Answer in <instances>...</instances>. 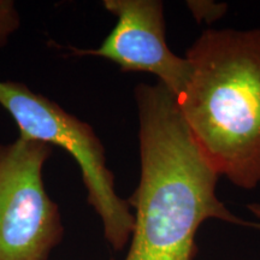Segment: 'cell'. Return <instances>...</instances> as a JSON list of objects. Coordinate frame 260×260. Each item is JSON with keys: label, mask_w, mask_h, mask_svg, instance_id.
<instances>
[{"label": "cell", "mask_w": 260, "mask_h": 260, "mask_svg": "<svg viewBox=\"0 0 260 260\" xmlns=\"http://www.w3.org/2000/svg\"><path fill=\"white\" fill-rule=\"evenodd\" d=\"M139 115V186L128 203L134 228L123 260H195L207 219L256 228L230 212L216 193L219 175L188 132L176 96L160 83L134 92Z\"/></svg>", "instance_id": "6da1fadb"}, {"label": "cell", "mask_w": 260, "mask_h": 260, "mask_svg": "<svg viewBox=\"0 0 260 260\" xmlns=\"http://www.w3.org/2000/svg\"><path fill=\"white\" fill-rule=\"evenodd\" d=\"M52 146L18 138L0 145V260H48L64 237L42 171Z\"/></svg>", "instance_id": "277c9868"}, {"label": "cell", "mask_w": 260, "mask_h": 260, "mask_svg": "<svg viewBox=\"0 0 260 260\" xmlns=\"http://www.w3.org/2000/svg\"><path fill=\"white\" fill-rule=\"evenodd\" d=\"M248 210L251 211V212L254 214V217H256L260 220V203H256V204H251L248 205Z\"/></svg>", "instance_id": "ba28073f"}, {"label": "cell", "mask_w": 260, "mask_h": 260, "mask_svg": "<svg viewBox=\"0 0 260 260\" xmlns=\"http://www.w3.org/2000/svg\"><path fill=\"white\" fill-rule=\"evenodd\" d=\"M0 106L17 124L19 138L58 146L74 158L82 175L87 203L102 220L104 237L116 252L123 251L129 245L134 216L128 200L117 194L105 148L92 126L15 81H0Z\"/></svg>", "instance_id": "3957f363"}, {"label": "cell", "mask_w": 260, "mask_h": 260, "mask_svg": "<svg viewBox=\"0 0 260 260\" xmlns=\"http://www.w3.org/2000/svg\"><path fill=\"white\" fill-rule=\"evenodd\" d=\"M21 27V16L14 2L0 0V48L9 42V39Z\"/></svg>", "instance_id": "8992f818"}, {"label": "cell", "mask_w": 260, "mask_h": 260, "mask_svg": "<svg viewBox=\"0 0 260 260\" xmlns=\"http://www.w3.org/2000/svg\"><path fill=\"white\" fill-rule=\"evenodd\" d=\"M189 79L176 98L188 132L219 176L260 183V29H207L187 51Z\"/></svg>", "instance_id": "7a4b0ae2"}, {"label": "cell", "mask_w": 260, "mask_h": 260, "mask_svg": "<svg viewBox=\"0 0 260 260\" xmlns=\"http://www.w3.org/2000/svg\"><path fill=\"white\" fill-rule=\"evenodd\" d=\"M104 8L117 18L115 27L98 48L70 47L75 56L113 61L123 73H146L178 98L189 79L190 68L168 46L164 4L159 0H105Z\"/></svg>", "instance_id": "5b68a950"}, {"label": "cell", "mask_w": 260, "mask_h": 260, "mask_svg": "<svg viewBox=\"0 0 260 260\" xmlns=\"http://www.w3.org/2000/svg\"><path fill=\"white\" fill-rule=\"evenodd\" d=\"M188 4L195 17L199 21L204 19L206 22L216 21L217 18L222 17L226 9L224 4H214L211 2H189Z\"/></svg>", "instance_id": "52a82bcc"}]
</instances>
